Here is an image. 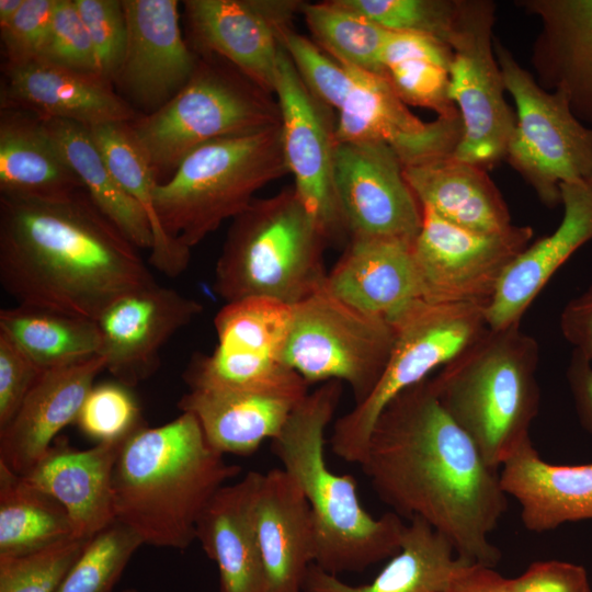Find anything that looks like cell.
<instances>
[{
	"label": "cell",
	"instance_id": "obj_29",
	"mask_svg": "<svg viewBox=\"0 0 592 592\" xmlns=\"http://www.w3.org/2000/svg\"><path fill=\"white\" fill-rule=\"evenodd\" d=\"M262 477L248 471L223 486L207 502L196 524V539L217 565L219 592H266L254 502Z\"/></svg>",
	"mask_w": 592,
	"mask_h": 592
},
{
	"label": "cell",
	"instance_id": "obj_22",
	"mask_svg": "<svg viewBox=\"0 0 592 592\" xmlns=\"http://www.w3.org/2000/svg\"><path fill=\"white\" fill-rule=\"evenodd\" d=\"M540 30L531 61L542 88L561 91L574 115L592 126V0H520Z\"/></svg>",
	"mask_w": 592,
	"mask_h": 592
},
{
	"label": "cell",
	"instance_id": "obj_10",
	"mask_svg": "<svg viewBox=\"0 0 592 592\" xmlns=\"http://www.w3.org/2000/svg\"><path fill=\"white\" fill-rule=\"evenodd\" d=\"M494 53L516 124L505 160L548 207L560 204V185L592 179V126L572 112L561 91L545 90L497 37Z\"/></svg>",
	"mask_w": 592,
	"mask_h": 592
},
{
	"label": "cell",
	"instance_id": "obj_3",
	"mask_svg": "<svg viewBox=\"0 0 592 592\" xmlns=\"http://www.w3.org/2000/svg\"><path fill=\"white\" fill-rule=\"evenodd\" d=\"M240 470L207 443L190 412L160 426L146 424L124 441L115 463L116 521L144 544L186 549L207 502Z\"/></svg>",
	"mask_w": 592,
	"mask_h": 592
},
{
	"label": "cell",
	"instance_id": "obj_49",
	"mask_svg": "<svg viewBox=\"0 0 592 592\" xmlns=\"http://www.w3.org/2000/svg\"><path fill=\"white\" fill-rule=\"evenodd\" d=\"M510 582L512 592H591L585 568L562 560L534 561Z\"/></svg>",
	"mask_w": 592,
	"mask_h": 592
},
{
	"label": "cell",
	"instance_id": "obj_28",
	"mask_svg": "<svg viewBox=\"0 0 592 592\" xmlns=\"http://www.w3.org/2000/svg\"><path fill=\"white\" fill-rule=\"evenodd\" d=\"M412 246L352 239L327 274L325 287L344 303L390 323L422 299Z\"/></svg>",
	"mask_w": 592,
	"mask_h": 592
},
{
	"label": "cell",
	"instance_id": "obj_20",
	"mask_svg": "<svg viewBox=\"0 0 592 592\" xmlns=\"http://www.w3.org/2000/svg\"><path fill=\"white\" fill-rule=\"evenodd\" d=\"M126 46L113 82L146 115L169 102L191 79L198 57L182 36L177 0H122Z\"/></svg>",
	"mask_w": 592,
	"mask_h": 592
},
{
	"label": "cell",
	"instance_id": "obj_16",
	"mask_svg": "<svg viewBox=\"0 0 592 592\" xmlns=\"http://www.w3.org/2000/svg\"><path fill=\"white\" fill-rule=\"evenodd\" d=\"M334 186L350 240L413 244L422 226V207L388 145L337 143Z\"/></svg>",
	"mask_w": 592,
	"mask_h": 592
},
{
	"label": "cell",
	"instance_id": "obj_37",
	"mask_svg": "<svg viewBox=\"0 0 592 592\" xmlns=\"http://www.w3.org/2000/svg\"><path fill=\"white\" fill-rule=\"evenodd\" d=\"M452 48L435 38L389 31L383 48L382 75L406 105L458 116L449 96Z\"/></svg>",
	"mask_w": 592,
	"mask_h": 592
},
{
	"label": "cell",
	"instance_id": "obj_38",
	"mask_svg": "<svg viewBox=\"0 0 592 592\" xmlns=\"http://www.w3.org/2000/svg\"><path fill=\"white\" fill-rule=\"evenodd\" d=\"M76 538L64 505L0 462V557Z\"/></svg>",
	"mask_w": 592,
	"mask_h": 592
},
{
	"label": "cell",
	"instance_id": "obj_39",
	"mask_svg": "<svg viewBox=\"0 0 592 592\" xmlns=\"http://www.w3.org/2000/svg\"><path fill=\"white\" fill-rule=\"evenodd\" d=\"M300 13L315 42L344 66L382 75L380 58L389 31L339 0L304 2Z\"/></svg>",
	"mask_w": 592,
	"mask_h": 592
},
{
	"label": "cell",
	"instance_id": "obj_35",
	"mask_svg": "<svg viewBox=\"0 0 592 592\" xmlns=\"http://www.w3.org/2000/svg\"><path fill=\"white\" fill-rule=\"evenodd\" d=\"M89 130L114 177L149 220L152 247L148 262L169 277L182 274L191 261V249L171 239L161 227L155 202L159 180L128 123L98 125Z\"/></svg>",
	"mask_w": 592,
	"mask_h": 592
},
{
	"label": "cell",
	"instance_id": "obj_41",
	"mask_svg": "<svg viewBox=\"0 0 592 592\" xmlns=\"http://www.w3.org/2000/svg\"><path fill=\"white\" fill-rule=\"evenodd\" d=\"M339 1L388 31L429 36L448 46L459 8V0Z\"/></svg>",
	"mask_w": 592,
	"mask_h": 592
},
{
	"label": "cell",
	"instance_id": "obj_45",
	"mask_svg": "<svg viewBox=\"0 0 592 592\" xmlns=\"http://www.w3.org/2000/svg\"><path fill=\"white\" fill-rule=\"evenodd\" d=\"M89 33L98 73L113 83L126 46L127 29L119 0H75Z\"/></svg>",
	"mask_w": 592,
	"mask_h": 592
},
{
	"label": "cell",
	"instance_id": "obj_31",
	"mask_svg": "<svg viewBox=\"0 0 592 592\" xmlns=\"http://www.w3.org/2000/svg\"><path fill=\"white\" fill-rule=\"evenodd\" d=\"M81 190L41 117L0 110V196L60 201Z\"/></svg>",
	"mask_w": 592,
	"mask_h": 592
},
{
	"label": "cell",
	"instance_id": "obj_43",
	"mask_svg": "<svg viewBox=\"0 0 592 592\" xmlns=\"http://www.w3.org/2000/svg\"><path fill=\"white\" fill-rule=\"evenodd\" d=\"M76 422L87 436L98 443L123 442L146 425L129 387L118 382L94 385Z\"/></svg>",
	"mask_w": 592,
	"mask_h": 592
},
{
	"label": "cell",
	"instance_id": "obj_42",
	"mask_svg": "<svg viewBox=\"0 0 592 592\" xmlns=\"http://www.w3.org/2000/svg\"><path fill=\"white\" fill-rule=\"evenodd\" d=\"M88 542L70 538L31 554L0 557V592H57Z\"/></svg>",
	"mask_w": 592,
	"mask_h": 592
},
{
	"label": "cell",
	"instance_id": "obj_36",
	"mask_svg": "<svg viewBox=\"0 0 592 592\" xmlns=\"http://www.w3.org/2000/svg\"><path fill=\"white\" fill-rule=\"evenodd\" d=\"M0 332L42 372L101 355L95 320L46 308L16 305L1 309Z\"/></svg>",
	"mask_w": 592,
	"mask_h": 592
},
{
	"label": "cell",
	"instance_id": "obj_23",
	"mask_svg": "<svg viewBox=\"0 0 592 592\" xmlns=\"http://www.w3.org/2000/svg\"><path fill=\"white\" fill-rule=\"evenodd\" d=\"M563 215L548 236L530 244L510 265L486 307L487 326L515 323L560 266L592 240V179L560 185Z\"/></svg>",
	"mask_w": 592,
	"mask_h": 592
},
{
	"label": "cell",
	"instance_id": "obj_54",
	"mask_svg": "<svg viewBox=\"0 0 592 592\" xmlns=\"http://www.w3.org/2000/svg\"><path fill=\"white\" fill-rule=\"evenodd\" d=\"M123 592H138V591H136L135 589H127V590H124Z\"/></svg>",
	"mask_w": 592,
	"mask_h": 592
},
{
	"label": "cell",
	"instance_id": "obj_33",
	"mask_svg": "<svg viewBox=\"0 0 592 592\" xmlns=\"http://www.w3.org/2000/svg\"><path fill=\"white\" fill-rule=\"evenodd\" d=\"M465 562L451 542L421 519L407 524L399 551L371 583L352 585L311 563L303 592H443Z\"/></svg>",
	"mask_w": 592,
	"mask_h": 592
},
{
	"label": "cell",
	"instance_id": "obj_1",
	"mask_svg": "<svg viewBox=\"0 0 592 592\" xmlns=\"http://www.w3.org/2000/svg\"><path fill=\"white\" fill-rule=\"evenodd\" d=\"M391 512L421 519L469 562L496 567L489 536L506 510L498 470L440 403L430 379L382 411L360 465Z\"/></svg>",
	"mask_w": 592,
	"mask_h": 592
},
{
	"label": "cell",
	"instance_id": "obj_11",
	"mask_svg": "<svg viewBox=\"0 0 592 592\" xmlns=\"http://www.w3.org/2000/svg\"><path fill=\"white\" fill-rule=\"evenodd\" d=\"M395 334L388 320L344 303L323 284L292 307L284 362L308 384L345 382L358 405L382 377Z\"/></svg>",
	"mask_w": 592,
	"mask_h": 592
},
{
	"label": "cell",
	"instance_id": "obj_14",
	"mask_svg": "<svg viewBox=\"0 0 592 592\" xmlns=\"http://www.w3.org/2000/svg\"><path fill=\"white\" fill-rule=\"evenodd\" d=\"M291 323L292 307L276 300L226 303L214 319V351L191 358L185 383L190 389L255 390L299 379L284 362Z\"/></svg>",
	"mask_w": 592,
	"mask_h": 592
},
{
	"label": "cell",
	"instance_id": "obj_52",
	"mask_svg": "<svg viewBox=\"0 0 592 592\" xmlns=\"http://www.w3.org/2000/svg\"><path fill=\"white\" fill-rule=\"evenodd\" d=\"M566 376L579 421L592 434V363L572 351Z\"/></svg>",
	"mask_w": 592,
	"mask_h": 592
},
{
	"label": "cell",
	"instance_id": "obj_12",
	"mask_svg": "<svg viewBox=\"0 0 592 592\" xmlns=\"http://www.w3.org/2000/svg\"><path fill=\"white\" fill-rule=\"evenodd\" d=\"M496 9L491 0H459L449 43V96L463 124L453 156L485 170L505 159L516 124L515 111L504 96V80L494 53Z\"/></svg>",
	"mask_w": 592,
	"mask_h": 592
},
{
	"label": "cell",
	"instance_id": "obj_27",
	"mask_svg": "<svg viewBox=\"0 0 592 592\" xmlns=\"http://www.w3.org/2000/svg\"><path fill=\"white\" fill-rule=\"evenodd\" d=\"M123 442L78 449L58 436L23 477L58 500L76 538L90 539L116 521L113 471Z\"/></svg>",
	"mask_w": 592,
	"mask_h": 592
},
{
	"label": "cell",
	"instance_id": "obj_46",
	"mask_svg": "<svg viewBox=\"0 0 592 592\" xmlns=\"http://www.w3.org/2000/svg\"><path fill=\"white\" fill-rule=\"evenodd\" d=\"M41 58L76 71L99 75L94 49L75 0H56Z\"/></svg>",
	"mask_w": 592,
	"mask_h": 592
},
{
	"label": "cell",
	"instance_id": "obj_13",
	"mask_svg": "<svg viewBox=\"0 0 592 592\" xmlns=\"http://www.w3.org/2000/svg\"><path fill=\"white\" fill-rule=\"evenodd\" d=\"M412 244L422 299L437 304L488 305L510 265L530 246V226L480 232L422 208Z\"/></svg>",
	"mask_w": 592,
	"mask_h": 592
},
{
	"label": "cell",
	"instance_id": "obj_25",
	"mask_svg": "<svg viewBox=\"0 0 592 592\" xmlns=\"http://www.w3.org/2000/svg\"><path fill=\"white\" fill-rule=\"evenodd\" d=\"M105 358L84 361L44 372L18 412L0 429V462L25 475L48 451L58 433L76 422Z\"/></svg>",
	"mask_w": 592,
	"mask_h": 592
},
{
	"label": "cell",
	"instance_id": "obj_15",
	"mask_svg": "<svg viewBox=\"0 0 592 592\" xmlns=\"http://www.w3.org/2000/svg\"><path fill=\"white\" fill-rule=\"evenodd\" d=\"M274 94L293 187L328 242H341L348 231L334 186L335 122L330 109L304 84L282 46Z\"/></svg>",
	"mask_w": 592,
	"mask_h": 592
},
{
	"label": "cell",
	"instance_id": "obj_18",
	"mask_svg": "<svg viewBox=\"0 0 592 592\" xmlns=\"http://www.w3.org/2000/svg\"><path fill=\"white\" fill-rule=\"evenodd\" d=\"M351 84L335 121L337 143H384L402 167L452 156L462 138L460 115L424 122L385 77L350 67Z\"/></svg>",
	"mask_w": 592,
	"mask_h": 592
},
{
	"label": "cell",
	"instance_id": "obj_4",
	"mask_svg": "<svg viewBox=\"0 0 592 592\" xmlns=\"http://www.w3.org/2000/svg\"><path fill=\"white\" fill-rule=\"evenodd\" d=\"M342 384L329 380L293 410L271 451L298 483L314 519L316 563L332 574L361 572L391 558L402 544L407 524L394 512L378 517L360 501L356 480L332 471L325 456V434L339 406Z\"/></svg>",
	"mask_w": 592,
	"mask_h": 592
},
{
	"label": "cell",
	"instance_id": "obj_30",
	"mask_svg": "<svg viewBox=\"0 0 592 592\" xmlns=\"http://www.w3.org/2000/svg\"><path fill=\"white\" fill-rule=\"evenodd\" d=\"M499 479L506 497L519 502L522 523L530 532L592 520V463H548L528 440L501 466Z\"/></svg>",
	"mask_w": 592,
	"mask_h": 592
},
{
	"label": "cell",
	"instance_id": "obj_21",
	"mask_svg": "<svg viewBox=\"0 0 592 592\" xmlns=\"http://www.w3.org/2000/svg\"><path fill=\"white\" fill-rule=\"evenodd\" d=\"M0 110L25 111L87 127L130 123L138 116L111 81L43 58L3 64Z\"/></svg>",
	"mask_w": 592,
	"mask_h": 592
},
{
	"label": "cell",
	"instance_id": "obj_17",
	"mask_svg": "<svg viewBox=\"0 0 592 592\" xmlns=\"http://www.w3.org/2000/svg\"><path fill=\"white\" fill-rule=\"evenodd\" d=\"M303 1H183L191 41L202 56H217L273 94L281 52L280 35L292 27Z\"/></svg>",
	"mask_w": 592,
	"mask_h": 592
},
{
	"label": "cell",
	"instance_id": "obj_9",
	"mask_svg": "<svg viewBox=\"0 0 592 592\" xmlns=\"http://www.w3.org/2000/svg\"><path fill=\"white\" fill-rule=\"evenodd\" d=\"M486 307L420 299L395 319V342L377 385L333 425L330 444L335 456L361 465L373 426L385 407L469 345L488 327Z\"/></svg>",
	"mask_w": 592,
	"mask_h": 592
},
{
	"label": "cell",
	"instance_id": "obj_8",
	"mask_svg": "<svg viewBox=\"0 0 592 592\" xmlns=\"http://www.w3.org/2000/svg\"><path fill=\"white\" fill-rule=\"evenodd\" d=\"M281 124L278 102L228 61L205 55L163 106L128 123L158 180L197 147ZM160 183V181H159Z\"/></svg>",
	"mask_w": 592,
	"mask_h": 592
},
{
	"label": "cell",
	"instance_id": "obj_2",
	"mask_svg": "<svg viewBox=\"0 0 592 592\" xmlns=\"http://www.w3.org/2000/svg\"><path fill=\"white\" fill-rule=\"evenodd\" d=\"M0 282L18 305L92 320L157 283L86 190L60 201L0 196Z\"/></svg>",
	"mask_w": 592,
	"mask_h": 592
},
{
	"label": "cell",
	"instance_id": "obj_53",
	"mask_svg": "<svg viewBox=\"0 0 592 592\" xmlns=\"http://www.w3.org/2000/svg\"><path fill=\"white\" fill-rule=\"evenodd\" d=\"M23 2L24 0H0V30L12 22Z\"/></svg>",
	"mask_w": 592,
	"mask_h": 592
},
{
	"label": "cell",
	"instance_id": "obj_34",
	"mask_svg": "<svg viewBox=\"0 0 592 592\" xmlns=\"http://www.w3.org/2000/svg\"><path fill=\"white\" fill-rule=\"evenodd\" d=\"M42 121L96 208L133 246L150 250L149 220L110 170L89 127L57 118Z\"/></svg>",
	"mask_w": 592,
	"mask_h": 592
},
{
	"label": "cell",
	"instance_id": "obj_24",
	"mask_svg": "<svg viewBox=\"0 0 592 592\" xmlns=\"http://www.w3.org/2000/svg\"><path fill=\"white\" fill-rule=\"evenodd\" d=\"M308 383L255 390L190 389L178 406L198 421L207 443L218 453L252 455L276 437L296 406L309 394Z\"/></svg>",
	"mask_w": 592,
	"mask_h": 592
},
{
	"label": "cell",
	"instance_id": "obj_19",
	"mask_svg": "<svg viewBox=\"0 0 592 592\" xmlns=\"http://www.w3.org/2000/svg\"><path fill=\"white\" fill-rule=\"evenodd\" d=\"M202 310L200 301L158 283L118 297L95 320L105 369L129 388L148 379L162 346Z\"/></svg>",
	"mask_w": 592,
	"mask_h": 592
},
{
	"label": "cell",
	"instance_id": "obj_5",
	"mask_svg": "<svg viewBox=\"0 0 592 592\" xmlns=\"http://www.w3.org/2000/svg\"><path fill=\"white\" fill-rule=\"evenodd\" d=\"M537 341L520 323L486 328L430 378L446 412L498 470L530 439L540 391Z\"/></svg>",
	"mask_w": 592,
	"mask_h": 592
},
{
	"label": "cell",
	"instance_id": "obj_51",
	"mask_svg": "<svg viewBox=\"0 0 592 592\" xmlns=\"http://www.w3.org/2000/svg\"><path fill=\"white\" fill-rule=\"evenodd\" d=\"M443 592H512V588L510 579L493 567L465 562L453 573Z\"/></svg>",
	"mask_w": 592,
	"mask_h": 592
},
{
	"label": "cell",
	"instance_id": "obj_50",
	"mask_svg": "<svg viewBox=\"0 0 592 592\" xmlns=\"http://www.w3.org/2000/svg\"><path fill=\"white\" fill-rule=\"evenodd\" d=\"M559 325L573 352L592 363V285L566 304Z\"/></svg>",
	"mask_w": 592,
	"mask_h": 592
},
{
	"label": "cell",
	"instance_id": "obj_48",
	"mask_svg": "<svg viewBox=\"0 0 592 592\" xmlns=\"http://www.w3.org/2000/svg\"><path fill=\"white\" fill-rule=\"evenodd\" d=\"M43 373L0 332V429L14 417Z\"/></svg>",
	"mask_w": 592,
	"mask_h": 592
},
{
	"label": "cell",
	"instance_id": "obj_6",
	"mask_svg": "<svg viewBox=\"0 0 592 592\" xmlns=\"http://www.w3.org/2000/svg\"><path fill=\"white\" fill-rule=\"evenodd\" d=\"M328 244L293 186L254 198L232 219L213 288L226 303L269 298L293 307L323 286Z\"/></svg>",
	"mask_w": 592,
	"mask_h": 592
},
{
	"label": "cell",
	"instance_id": "obj_7",
	"mask_svg": "<svg viewBox=\"0 0 592 592\" xmlns=\"http://www.w3.org/2000/svg\"><path fill=\"white\" fill-rule=\"evenodd\" d=\"M288 173L281 124L206 143L183 158L156 186V208L164 232L192 249L255 193Z\"/></svg>",
	"mask_w": 592,
	"mask_h": 592
},
{
	"label": "cell",
	"instance_id": "obj_44",
	"mask_svg": "<svg viewBox=\"0 0 592 592\" xmlns=\"http://www.w3.org/2000/svg\"><path fill=\"white\" fill-rule=\"evenodd\" d=\"M280 44L307 89L329 109L339 111L351 84L350 67L292 27L281 33Z\"/></svg>",
	"mask_w": 592,
	"mask_h": 592
},
{
	"label": "cell",
	"instance_id": "obj_40",
	"mask_svg": "<svg viewBox=\"0 0 592 592\" xmlns=\"http://www.w3.org/2000/svg\"><path fill=\"white\" fill-rule=\"evenodd\" d=\"M143 544L134 531L115 521L89 539L57 592H112Z\"/></svg>",
	"mask_w": 592,
	"mask_h": 592
},
{
	"label": "cell",
	"instance_id": "obj_47",
	"mask_svg": "<svg viewBox=\"0 0 592 592\" xmlns=\"http://www.w3.org/2000/svg\"><path fill=\"white\" fill-rule=\"evenodd\" d=\"M56 0H24L12 22L0 30L4 64L41 58L50 29Z\"/></svg>",
	"mask_w": 592,
	"mask_h": 592
},
{
	"label": "cell",
	"instance_id": "obj_32",
	"mask_svg": "<svg viewBox=\"0 0 592 592\" xmlns=\"http://www.w3.org/2000/svg\"><path fill=\"white\" fill-rule=\"evenodd\" d=\"M422 208L460 227L501 232L513 224L506 203L483 168L453 155L403 168Z\"/></svg>",
	"mask_w": 592,
	"mask_h": 592
},
{
	"label": "cell",
	"instance_id": "obj_26",
	"mask_svg": "<svg viewBox=\"0 0 592 592\" xmlns=\"http://www.w3.org/2000/svg\"><path fill=\"white\" fill-rule=\"evenodd\" d=\"M266 592H303L316 561L317 536L309 503L283 468L262 473L254 502Z\"/></svg>",
	"mask_w": 592,
	"mask_h": 592
}]
</instances>
